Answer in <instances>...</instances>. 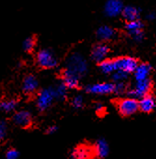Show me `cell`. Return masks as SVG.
Wrapping results in <instances>:
<instances>
[{"mask_svg": "<svg viewBox=\"0 0 156 159\" xmlns=\"http://www.w3.org/2000/svg\"><path fill=\"white\" fill-rule=\"evenodd\" d=\"M151 86L152 84L149 78L146 80H142V81H136L135 86L128 91V94L131 98L139 99L150 92Z\"/></svg>", "mask_w": 156, "mask_h": 159, "instance_id": "obj_7", "label": "cell"}, {"mask_svg": "<svg viewBox=\"0 0 156 159\" xmlns=\"http://www.w3.org/2000/svg\"><path fill=\"white\" fill-rule=\"evenodd\" d=\"M127 73L121 71V70H116L112 73V79L115 83H120V82H123L124 80L127 78Z\"/></svg>", "mask_w": 156, "mask_h": 159, "instance_id": "obj_26", "label": "cell"}, {"mask_svg": "<svg viewBox=\"0 0 156 159\" xmlns=\"http://www.w3.org/2000/svg\"><path fill=\"white\" fill-rule=\"evenodd\" d=\"M125 90H126V86H125L123 82H120V83H116L115 84L114 93H116V94H123V92H125Z\"/></svg>", "mask_w": 156, "mask_h": 159, "instance_id": "obj_29", "label": "cell"}, {"mask_svg": "<svg viewBox=\"0 0 156 159\" xmlns=\"http://www.w3.org/2000/svg\"><path fill=\"white\" fill-rule=\"evenodd\" d=\"M117 110L122 116L128 117L135 114L137 111H139L138 100L134 98H127L120 99L117 102Z\"/></svg>", "mask_w": 156, "mask_h": 159, "instance_id": "obj_5", "label": "cell"}, {"mask_svg": "<svg viewBox=\"0 0 156 159\" xmlns=\"http://www.w3.org/2000/svg\"><path fill=\"white\" fill-rule=\"evenodd\" d=\"M18 107V101L15 99H4L0 101V112L1 113H11L16 111Z\"/></svg>", "mask_w": 156, "mask_h": 159, "instance_id": "obj_19", "label": "cell"}, {"mask_svg": "<svg viewBox=\"0 0 156 159\" xmlns=\"http://www.w3.org/2000/svg\"><path fill=\"white\" fill-rule=\"evenodd\" d=\"M11 121L16 126L22 129H28L33 125V115L27 110L15 111L12 114Z\"/></svg>", "mask_w": 156, "mask_h": 159, "instance_id": "obj_6", "label": "cell"}, {"mask_svg": "<svg viewBox=\"0 0 156 159\" xmlns=\"http://www.w3.org/2000/svg\"><path fill=\"white\" fill-rule=\"evenodd\" d=\"M109 53V47L106 43L100 42V43L96 44L93 47L91 56H92V59L95 62L100 63L103 60L107 59Z\"/></svg>", "mask_w": 156, "mask_h": 159, "instance_id": "obj_11", "label": "cell"}, {"mask_svg": "<svg viewBox=\"0 0 156 159\" xmlns=\"http://www.w3.org/2000/svg\"><path fill=\"white\" fill-rule=\"evenodd\" d=\"M99 68L104 74H112L117 70L115 59H105L99 63Z\"/></svg>", "mask_w": 156, "mask_h": 159, "instance_id": "obj_20", "label": "cell"}, {"mask_svg": "<svg viewBox=\"0 0 156 159\" xmlns=\"http://www.w3.org/2000/svg\"><path fill=\"white\" fill-rule=\"evenodd\" d=\"M115 84L111 83H98L95 84L88 85L86 87V92L92 95H98V96H105L114 93Z\"/></svg>", "mask_w": 156, "mask_h": 159, "instance_id": "obj_9", "label": "cell"}, {"mask_svg": "<svg viewBox=\"0 0 156 159\" xmlns=\"http://www.w3.org/2000/svg\"><path fill=\"white\" fill-rule=\"evenodd\" d=\"M38 87V81L35 75H27L23 82V91L27 95H31L37 91Z\"/></svg>", "mask_w": 156, "mask_h": 159, "instance_id": "obj_15", "label": "cell"}, {"mask_svg": "<svg viewBox=\"0 0 156 159\" xmlns=\"http://www.w3.org/2000/svg\"><path fill=\"white\" fill-rule=\"evenodd\" d=\"M129 36L135 40V41H137V42H140L143 40L144 39V32H143V29H138V30H135V31H131V32H128Z\"/></svg>", "mask_w": 156, "mask_h": 159, "instance_id": "obj_27", "label": "cell"}, {"mask_svg": "<svg viewBox=\"0 0 156 159\" xmlns=\"http://www.w3.org/2000/svg\"><path fill=\"white\" fill-rule=\"evenodd\" d=\"M155 18V13L154 12H149V13H148V15H147V19L148 20H153Z\"/></svg>", "mask_w": 156, "mask_h": 159, "instance_id": "obj_32", "label": "cell"}, {"mask_svg": "<svg viewBox=\"0 0 156 159\" xmlns=\"http://www.w3.org/2000/svg\"><path fill=\"white\" fill-rule=\"evenodd\" d=\"M65 68L82 78L88 71V64L82 54L80 52H73L66 59Z\"/></svg>", "mask_w": 156, "mask_h": 159, "instance_id": "obj_1", "label": "cell"}, {"mask_svg": "<svg viewBox=\"0 0 156 159\" xmlns=\"http://www.w3.org/2000/svg\"><path fill=\"white\" fill-rule=\"evenodd\" d=\"M69 159H96L93 144L81 143L76 145L69 152Z\"/></svg>", "mask_w": 156, "mask_h": 159, "instance_id": "obj_4", "label": "cell"}, {"mask_svg": "<svg viewBox=\"0 0 156 159\" xmlns=\"http://www.w3.org/2000/svg\"><path fill=\"white\" fill-rule=\"evenodd\" d=\"M58 126L57 125H50V126H48L47 128H46V130H45V134L46 135H53V134H55L57 131H58Z\"/></svg>", "mask_w": 156, "mask_h": 159, "instance_id": "obj_30", "label": "cell"}, {"mask_svg": "<svg viewBox=\"0 0 156 159\" xmlns=\"http://www.w3.org/2000/svg\"><path fill=\"white\" fill-rule=\"evenodd\" d=\"M80 77H78L73 72L65 68L62 72V83L68 89H77L80 86Z\"/></svg>", "mask_w": 156, "mask_h": 159, "instance_id": "obj_13", "label": "cell"}, {"mask_svg": "<svg viewBox=\"0 0 156 159\" xmlns=\"http://www.w3.org/2000/svg\"><path fill=\"white\" fill-rule=\"evenodd\" d=\"M8 136V123L4 119H0V141L5 140Z\"/></svg>", "mask_w": 156, "mask_h": 159, "instance_id": "obj_25", "label": "cell"}, {"mask_svg": "<svg viewBox=\"0 0 156 159\" xmlns=\"http://www.w3.org/2000/svg\"><path fill=\"white\" fill-rule=\"evenodd\" d=\"M125 29L127 32H131V31H135V30H138V29H143V24L139 19L129 21V22H126V24H125Z\"/></svg>", "mask_w": 156, "mask_h": 159, "instance_id": "obj_23", "label": "cell"}, {"mask_svg": "<svg viewBox=\"0 0 156 159\" xmlns=\"http://www.w3.org/2000/svg\"><path fill=\"white\" fill-rule=\"evenodd\" d=\"M36 47V38L33 36L27 37L23 42V48L26 52H32Z\"/></svg>", "mask_w": 156, "mask_h": 159, "instance_id": "obj_22", "label": "cell"}, {"mask_svg": "<svg viewBox=\"0 0 156 159\" xmlns=\"http://www.w3.org/2000/svg\"><path fill=\"white\" fill-rule=\"evenodd\" d=\"M115 63H116L117 70L123 71L127 74L133 73L138 65L137 60L134 57H131V56L118 57L115 59Z\"/></svg>", "mask_w": 156, "mask_h": 159, "instance_id": "obj_8", "label": "cell"}, {"mask_svg": "<svg viewBox=\"0 0 156 159\" xmlns=\"http://www.w3.org/2000/svg\"><path fill=\"white\" fill-rule=\"evenodd\" d=\"M55 100V95L53 87L43 88L39 91L36 99V106L39 112L47 111Z\"/></svg>", "mask_w": 156, "mask_h": 159, "instance_id": "obj_2", "label": "cell"}, {"mask_svg": "<svg viewBox=\"0 0 156 159\" xmlns=\"http://www.w3.org/2000/svg\"><path fill=\"white\" fill-rule=\"evenodd\" d=\"M121 14L126 22H129V21L139 19L140 11L137 8L134 6H126V7H123Z\"/></svg>", "mask_w": 156, "mask_h": 159, "instance_id": "obj_18", "label": "cell"}, {"mask_svg": "<svg viewBox=\"0 0 156 159\" xmlns=\"http://www.w3.org/2000/svg\"><path fill=\"white\" fill-rule=\"evenodd\" d=\"M138 107L139 111L144 113H150L156 107V100L153 96L148 94L138 100Z\"/></svg>", "mask_w": 156, "mask_h": 159, "instance_id": "obj_14", "label": "cell"}, {"mask_svg": "<svg viewBox=\"0 0 156 159\" xmlns=\"http://www.w3.org/2000/svg\"><path fill=\"white\" fill-rule=\"evenodd\" d=\"M53 90H54V95H55V100L63 101L66 98L68 88L63 83H60L58 85L53 87Z\"/></svg>", "mask_w": 156, "mask_h": 159, "instance_id": "obj_21", "label": "cell"}, {"mask_svg": "<svg viewBox=\"0 0 156 159\" xmlns=\"http://www.w3.org/2000/svg\"><path fill=\"white\" fill-rule=\"evenodd\" d=\"M115 35L116 31L112 27L108 25H102L96 31V37L102 41L110 40L115 37Z\"/></svg>", "mask_w": 156, "mask_h": 159, "instance_id": "obj_17", "label": "cell"}, {"mask_svg": "<svg viewBox=\"0 0 156 159\" xmlns=\"http://www.w3.org/2000/svg\"><path fill=\"white\" fill-rule=\"evenodd\" d=\"M151 71V66L148 63L138 64L136 68L134 71L136 81H142L149 78V75Z\"/></svg>", "mask_w": 156, "mask_h": 159, "instance_id": "obj_16", "label": "cell"}, {"mask_svg": "<svg viewBox=\"0 0 156 159\" xmlns=\"http://www.w3.org/2000/svg\"><path fill=\"white\" fill-rule=\"evenodd\" d=\"M36 61L39 67L51 69L58 65V60L52 51L50 49L39 50L36 55Z\"/></svg>", "mask_w": 156, "mask_h": 159, "instance_id": "obj_3", "label": "cell"}, {"mask_svg": "<svg viewBox=\"0 0 156 159\" xmlns=\"http://www.w3.org/2000/svg\"><path fill=\"white\" fill-rule=\"evenodd\" d=\"M123 5L121 0H108L104 7V12L109 17H117L122 13Z\"/></svg>", "mask_w": 156, "mask_h": 159, "instance_id": "obj_12", "label": "cell"}, {"mask_svg": "<svg viewBox=\"0 0 156 159\" xmlns=\"http://www.w3.org/2000/svg\"><path fill=\"white\" fill-rule=\"evenodd\" d=\"M71 106L75 110H81L84 106V99L83 97L81 95H77L71 99Z\"/></svg>", "mask_w": 156, "mask_h": 159, "instance_id": "obj_24", "label": "cell"}, {"mask_svg": "<svg viewBox=\"0 0 156 159\" xmlns=\"http://www.w3.org/2000/svg\"><path fill=\"white\" fill-rule=\"evenodd\" d=\"M93 148L96 159H105L109 153V145L104 138L97 139L93 143Z\"/></svg>", "mask_w": 156, "mask_h": 159, "instance_id": "obj_10", "label": "cell"}, {"mask_svg": "<svg viewBox=\"0 0 156 159\" xmlns=\"http://www.w3.org/2000/svg\"><path fill=\"white\" fill-rule=\"evenodd\" d=\"M20 152L16 148H10L5 153V159H19Z\"/></svg>", "mask_w": 156, "mask_h": 159, "instance_id": "obj_28", "label": "cell"}, {"mask_svg": "<svg viewBox=\"0 0 156 159\" xmlns=\"http://www.w3.org/2000/svg\"><path fill=\"white\" fill-rule=\"evenodd\" d=\"M96 112H97L98 114H100L101 112H103V111H105V108H104V106H103L102 104L97 103V104L96 105Z\"/></svg>", "mask_w": 156, "mask_h": 159, "instance_id": "obj_31", "label": "cell"}]
</instances>
